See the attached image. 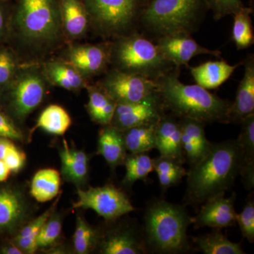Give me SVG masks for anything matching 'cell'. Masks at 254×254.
Wrapping results in <instances>:
<instances>
[{
  "instance_id": "obj_1",
  "label": "cell",
  "mask_w": 254,
  "mask_h": 254,
  "mask_svg": "<svg viewBox=\"0 0 254 254\" xmlns=\"http://www.w3.org/2000/svg\"><path fill=\"white\" fill-rule=\"evenodd\" d=\"M67 44L59 0H15L11 3L7 46L22 64H41Z\"/></svg>"
},
{
  "instance_id": "obj_2",
  "label": "cell",
  "mask_w": 254,
  "mask_h": 254,
  "mask_svg": "<svg viewBox=\"0 0 254 254\" xmlns=\"http://www.w3.org/2000/svg\"><path fill=\"white\" fill-rule=\"evenodd\" d=\"M243 157L237 140L212 143L208 154L187 172L186 201L203 204L225 194L240 175Z\"/></svg>"
},
{
  "instance_id": "obj_3",
  "label": "cell",
  "mask_w": 254,
  "mask_h": 254,
  "mask_svg": "<svg viewBox=\"0 0 254 254\" xmlns=\"http://www.w3.org/2000/svg\"><path fill=\"white\" fill-rule=\"evenodd\" d=\"M155 82L164 108L176 118L193 119L205 125L230 123L232 102L198 85L182 83L179 68L164 73Z\"/></svg>"
},
{
  "instance_id": "obj_4",
  "label": "cell",
  "mask_w": 254,
  "mask_h": 254,
  "mask_svg": "<svg viewBox=\"0 0 254 254\" xmlns=\"http://www.w3.org/2000/svg\"><path fill=\"white\" fill-rule=\"evenodd\" d=\"M143 236L148 251L183 253L190 250L187 230L192 218L185 207L165 200L150 202L143 218Z\"/></svg>"
},
{
  "instance_id": "obj_5",
  "label": "cell",
  "mask_w": 254,
  "mask_h": 254,
  "mask_svg": "<svg viewBox=\"0 0 254 254\" xmlns=\"http://www.w3.org/2000/svg\"><path fill=\"white\" fill-rule=\"evenodd\" d=\"M208 10L206 0H148L139 23L157 38L179 33L191 34Z\"/></svg>"
},
{
  "instance_id": "obj_6",
  "label": "cell",
  "mask_w": 254,
  "mask_h": 254,
  "mask_svg": "<svg viewBox=\"0 0 254 254\" xmlns=\"http://www.w3.org/2000/svg\"><path fill=\"white\" fill-rule=\"evenodd\" d=\"M111 43V64L120 71L155 81L175 67L164 58L156 44L136 31Z\"/></svg>"
},
{
  "instance_id": "obj_7",
  "label": "cell",
  "mask_w": 254,
  "mask_h": 254,
  "mask_svg": "<svg viewBox=\"0 0 254 254\" xmlns=\"http://www.w3.org/2000/svg\"><path fill=\"white\" fill-rule=\"evenodd\" d=\"M49 83L41 64H21L16 76L0 95V110L23 123L43 103Z\"/></svg>"
},
{
  "instance_id": "obj_8",
  "label": "cell",
  "mask_w": 254,
  "mask_h": 254,
  "mask_svg": "<svg viewBox=\"0 0 254 254\" xmlns=\"http://www.w3.org/2000/svg\"><path fill=\"white\" fill-rule=\"evenodd\" d=\"M148 0H83L91 29L104 38L116 39L134 31Z\"/></svg>"
},
{
  "instance_id": "obj_9",
  "label": "cell",
  "mask_w": 254,
  "mask_h": 254,
  "mask_svg": "<svg viewBox=\"0 0 254 254\" xmlns=\"http://www.w3.org/2000/svg\"><path fill=\"white\" fill-rule=\"evenodd\" d=\"M73 207L92 209L108 221L117 220L136 210L126 193L112 185L78 190V200Z\"/></svg>"
},
{
  "instance_id": "obj_10",
  "label": "cell",
  "mask_w": 254,
  "mask_h": 254,
  "mask_svg": "<svg viewBox=\"0 0 254 254\" xmlns=\"http://www.w3.org/2000/svg\"><path fill=\"white\" fill-rule=\"evenodd\" d=\"M117 104L135 103L157 91L156 82L113 68L97 83Z\"/></svg>"
},
{
  "instance_id": "obj_11",
  "label": "cell",
  "mask_w": 254,
  "mask_h": 254,
  "mask_svg": "<svg viewBox=\"0 0 254 254\" xmlns=\"http://www.w3.org/2000/svg\"><path fill=\"white\" fill-rule=\"evenodd\" d=\"M111 42L89 44L70 43L64 47L60 58L67 62L89 80L106 72L111 64Z\"/></svg>"
},
{
  "instance_id": "obj_12",
  "label": "cell",
  "mask_w": 254,
  "mask_h": 254,
  "mask_svg": "<svg viewBox=\"0 0 254 254\" xmlns=\"http://www.w3.org/2000/svg\"><path fill=\"white\" fill-rule=\"evenodd\" d=\"M165 110L157 91L139 101L117 105L110 125L123 131L138 125L157 123Z\"/></svg>"
},
{
  "instance_id": "obj_13",
  "label": "cell",
  "mask_w": 254,
  "mask_h": 254,
  "mask_svg": "<svg viewBox=\"0 0 254 254\" xmlns=\"http://www.w3.org/2000/svg\"><path fill=\"white\" fill-rule=\"evenodd\" d=\"M156 45L164 58L177 68L188 66L190 60L197 55H208L220 58L222 54L219 50L200 46L190 33H187L159 37Z\"/></svg>"
},
{
  "instance_id": "obj_14",
  "label": "cell",
  "mask_w": 254,
  "mask_h": 254,
  "mask_svg": "<svg viewBox=\"0 0 254 254\" xmlns=\"http://www.w3.org/2000/svg\"><path fill=\"white\" fill-rule=\"evenodd\" d=\"M235 197V193L230 198H225V194H220L203 203L198 215L192 218L194 228L209 227L218 229L236 225Z\"/></svg>"
},
{
  "instance_id": "obj_15",
  "label": "cell",
  "mask_w": 254,
  "mask_h": 254,
  "mask_svg": "<svg viewBox=\"0 0 254 254\" xmlns=\"http://www.w3.org/2000/svg\"><path fill=\"white\" fill-rule=\"evenodd\" d=\"M182 133V146L185 160L193 166L208 154L212 143L207 139L205 124L190 118H178Z\"/></svg>"
},
{
  "instance_id": "obj_16",
  "label": "cell",
  "mask_w": 254,
  "mask_h": 254,
  "mask_svg": "<svg viewBox=\"0 0 254 254\" xmlns=\"http://www.w3.org/2000/svg\"><path fill=\"white\" fill-rule=\"evenodd\" d=\"M155 149L162 156L175 159L182 164L186 162L182 150L180 120L172 114H164L157 123Z\"/></svg>"
},
{
  "instance_id": "obj_17",
  "label": "cell",
  "mask_w": 254,
  "mask_h": 254,
  "mask_svg": "<svg viewBox=\"0 0 254 254\" xmlns=\"http://www.w3.org/2000/svg\"><path fill=\"white\" fill-rule=\"evenodd\" d=\"M64 34L68 43L83 39L91 30L83 0H59Z\"/></svg>"
},
{
  "instance_id": "obj_18",
  "label": "cell",
  "mask_w": 254,
  "mask_h": 254,
  "mask_svg": "<svg viewBox=\"0 0 254 254\" xmlns=\"http://www.w3.org/2000/svg\"><path fill=\"white\" fill-rule=\"evenodd\" d=\"M41 65L45 77L52 86L76 93L86 88L89 83L72 65L61 58H50Z\"/></svg>"
},
{
  "instance_id": "obj_19",
  "label": "cell",
  "mask_w": 254,
  "mask_h": 254,
  "mask_svg": "<svg viewBox=\"0 0 254 254\" xmlns=\"http://www.w3.org/2000/svg\"><path fill=\"white\" fill-rule=\"evenodd\" d=\"M245 73L237 88L236 98L232 103L230 123L240 124L254 114V57L250 55L245 60Z\"/></svg>"
},
{
  "instance_id": "obj_20",
  "label": "cell",
  "mask_w": 254,
  "mask_h": 254,
  "mask_svg": "<svg viewBox=\"0 0 254 254\" xmlns=\"http://www.w3.org/2000/svg\"><path fill=\"white\" fill-rule=\"evenodd\" d=\"M100 252L104 254H141L148 252L143 235L133 229L110 232L100 244Z\"/></svg>"
},
{
  "instance_id": "obj_21",
  "label": "cell",
  "mask_w": 254,
  "mask_h": 254,
  "mask_svg": "<svg viewBox=\"0 0 254 254\" xmlns=\"http://www.w3.org/2000/svg\"><path fill=\"white\" fill-rule=\"evenodd\" d=\"M26 208L22 195L9 187H0V232H11L22 222Z\"/></svg>"
},
{
  "instance_id": "obj_22",
  "label": "cell",
  "mask_w": 254,
  "mask_h": 254,
  "mask_svg": "<svg viewBox=\"0 0 254 254\" xmlns=\"http://www.w3.org/2000/svg\"><path fill=\"white\" fill-rule=\"evenodd\" d=\"M238 64L230 65L225 60L208 61L190 67V72L195 83L207 90L215 89L230 78Z\"/></svg>"
},
{
  "instance_id": "obj_23",
  "label": "cell",
  "mask_w": 254,
  "mask_h": 254,
  "mask_svg": "<svg viewBox=\"0 0 254 254\" xmlns=\"http://www.w3.org/2000/svg\"><path fill=\"white\" fill-rule=\"evenodd\" d=\"M127 151L123 131L111 125L103 126L98 135V154L112 168H115L125 163Z\"/></svg>"
},
{
  "instance_id": "obj_24",
  "label": "cell",
  "mask_w": 254,
  "mask_h": 254,
  "mask_svg": "<svg viewBox=\"0 0 254 254\" xmlns=\"http://www.w3.org/2000/svg\"><path fill=\"white\" fill-rule=\"evenodd\" d=\"M86 88L88 93L86 110L91 120L102 126L110 125L118 104L97 83H88Z\"/></svg>"
},
{
  "instance_id": "obj_25",
  "label": "cell",
  "mask_w": 254,
  "mask_h": 254,
  "mask_svg": "<svg viewBox=\"0 0 254 254\" xmlns=\"http://www.w3.org/2000/svg\"><path fill=\"white\" fill-rule=\"evenodd\" d=\"M62 173L67 181L81 185L86 181L88 174V155L83 151L70 148L66 140L60 152Z\"/></svg>"
},
{
  "instance_id": "obj_26",
  "label": "cell",
  "mask_w": 254,
  "mask_h": 254,
  "mask_svg": "<svg viewBox=\"0 0 254 254\" xmlns=\"http://www.w3.org/2000/svg\"><path fill=\"white\" fill-rule=\"evenodd\" d=\"M157 123L138 125L123 131L127 151L135 154L148 153L155 149Z\"/></svg>"
},
{
  "instance_id": "obj_27",
  "label": "cell",
  "mask_w": 254,
  "mask_h": 254,
  "mask_svg": "<svg viewBox=\"0 0 254 254\" xmlns=\"http://www.w3.org/2000/svg\"><path fill=\"white\" fill-rule=\"evenodd\" d=\"M60 175L55 169H43L37 172L31 182L32 196L40 203L50 201L58 195Z\"/></svg>"
},
{
  "instance_id": "obj_28",
  "label": "cell",
  "mask_w": 254,
  "mask_h": 254,
  "mask_svg": "<svg viewBox=\"0 0 254 254\" xmlns=\"http://www.w3.org/2000/svg\"><path fill=\"white\" fill-rule=\"evenodd\" d=\"M197 250L205 254H245L240 243L229 240L220 230L193 239Z\"/></svg>"
},
{
  "instance_id": "obj_29",
  "label": "cell",
  "mask_w": 254,
  "mask_h": 254,
  "mask_svg": "<svg viewBox=\"0 0 254 254\" xmlns=\"http://www.w3.org/2000/svg\"><path fill=\"white\" fill-rule=\"evenodd\" d=\"M71 125V117L64 108L58 105H50L40 115L34 130L41 128L51 134L61 136Z\"/></svg>"
},
{
  "instance_id": "obj_30",
  "label": "cell",
  "mask_w": 254,
  "mask_h": 254,
  "mask_svg": "<svg viewBox=\"0 0 254 254\" xmlns=\"http://www.w3.org/2000/svg\"><path fill=\"white\" fill-rule=\"evenodd\" d=\"M153 167L158 175L159 183L163 190L180 183L182 179L187 175L183 164L169 157L160 155L153 159Z\"/></svg>"
},
{
  "instance_id": "obj_31",
  "label": "cell",
  "mask_w": 254,
  "mask_h": 254,
  "mask_svg": "<svg viewBox=\"0 0 254 254\" xmlns=\"http://www.w3.org/2000/svg\"><path fill=\"white\" fill-rule=\"evenodd\" d=\"M124 165L126 168V174L123 184L126 186H132L139 180L145 181L148 175L154 170L153 159L147 153H135L127 156Z\"/></svg>"
},
{
  "instance_id": "obj_32",
  "label": "cell",
  "mask_w": 254,
  "mask_h": 254,
  "mask_svg": "<svg viewBox=\"0 0 254 254\" xmlns=\"http://www.w3.org/2000/svg\"><path fill=\"white\" fill-rule=\"evenodd\" d=\"M252 11V7L245 6L234 14L232 36L238 50L247 49L254 44L253 26L251 17Z\"/></svg>"
},
{
  "instance_id": "obj_33",
  "label": "cell",
  "mask_w": 254,
  "mask_h": 254,
  "mask_svg": "<svg viewBox=\"0 0 254 254\" xmlns=\"http://www.w3.org/2000/svg\"><path fill=\"white\" fill-rule=\"evenodd\" d=\"M53 208L47 210L38 218L28 223L21 229L14 237V244L17 246L23 254H32L36 252L37 237L43 224L47 221L53 213Z\"/></svg>"
},
{
  "instance_id": "obj_34",
  "label": "cell",
  "mask_w": 254,
  "mask_h": 254,
  "mask_svg": "<svg viewBox=\"0 0 254 254\" xmlns=\"http://www.w3.org/2000/svg\"><path fill=\"white\" fill-rule=\"evenodd\" d=\"M21 64L11 47L6 45L0 48V95L16 76Z\"/></svg>"
},
{
  "instance_id": "obj_35",
  "label": "cell",
  "mask_w": 254,
  "mask_h": 254,
  "mask_svg": "<svg viewBox=\"0 0 254 254\" xmlns=\"http://www.w3.org/2000/svg\"><path fill=\"white\" fill-rule=\"evenodd\" d=\"M98 242L96 231L81 217L76 220V229L73 237L74 250L78 254H88L93 250Z\"/></svg>"
},
{
  "instance_id": "obj_36",
  "label": "cell",
  "mask_w": 254,
  "mask_h": 254,
  "mask_svg": "<svg viewBox=\"0 0 254 254\" xmlns=\"http://www.w3.org/2000/svg\"><path fill=\"white\" fill-rule=\"evenodd\" d=\"M240 124L242 127L237 141L243 157L242 163L254 162V114L243 119Z\"/></svg>"
},
{
  "instance_id": "obj_37",
  "label": "cell",
  "mask_w": 254,
  "mask_h": 254,
  "mask_svg": "<svg viewBox=\"0 0 254 254\" xmlns=\"http://www.w3.org/2000/svg\"><path fill=\"white\" fill-rule=\"evenodd\" d=\"M61 232V220L58 216L50 215L38 233L36 241L37 248L46 249L51 247L58 240Z\"/></svg>"
},
{
  "instance_id": "obj_38",
  "label": "cell",
  "mask_w": 254,
  "mask_h": 254,
  "mask_svg": "<svg viewBox=\"0 0 254 254\" xmlns=\"http://www.w3.org/2000/svg\"><path fill=\"white\" fill-rule=\"evenodd\" d=\"M237 223L245 238L250 243L254 242V202L249 200L240 214L237 213Z\"/></svg>"
},
{
  "instance_id": "obj_39",
  "label": "cell",
  "mask_w": 254,
  "mask_h": 254,
  "mask_svg": "<svg viewBox=\"0 0 254 254\" xmlns=\"http://www.w3.org/2000/svg\"><path fill=\"white\" fill-rule=\"evenodd\" d=\"M208 9L213 12L214 18H221L234 15L245 7L242 0H206Z\"/></svg>"
},
{
  "instance_id": "obj_40",
  "label": "cell",
  "mask_w": 254,
  "mask_h": 254,
  "mask_svg": "<svg viewBox=\"0 0 254 254\" xmlns=\"http://www.w3.org/2000/svg\"><path fill=\"white\" fill-rule=\"evenodd\" d=\"M0 137L15 141H21L23 138L22 132L14 120L1 110H0Z\"/></svg>"
},
{
  "instance_id": "obj_41",
  "label": "cell",
  "mask_w": 254,
  "mask_h": 254,
  "mask_svg": "<svg viewBox=\"0 0 254 254\" xmlns=\"http://www.w3.org/2000/svg\"><path fill=\"white\" fill-rule=\"evenodd\" d=\"M11 9V1H0V48L7 45Z\"/></svg>"
},
{
  "instance_id": "obj_42",
  "label": "cell",
  "mask_w": 254,
  "mask_h": 254,
  "mask_svg": "<svg viewBox=\"0 0 254 254\" xmlns=\"http://www.w3.org/2000/svg\"><path fill=\"white\" fill-rule=\"evenodd\" d=\"M3 161L11 170V173L12 172V173H17L24 165L26 162V155L22 150L18 149L16 145L13 144L10 147Z\"/></svg>"
},
{
  "instance_id": "obj_43",
  "label": "cell",
  "mask_w": 254,
  "mask_h": 254,
  "mask_svg": "<svg viewBox=\"0 0 254 254\" xmlns=\"http://www.w3.org/2000/svg\"><path fill=\"white\" fill-rule=\"evenodd\" d=\"M240 175L247 190H253L254 186V162L242 163Z\"/></svg>"
},
{
  "instance_id": "obj_44",
  "label": "cell",
  "mask_w": 254,
  "mask_h": 254,
  "mask_svg": "<svg viewBox=\"0 0 254 254\" xmlns=\"http://www.w3.org/2000/svg\"><path fill=\"white\" fill-rule=\"evenodd\" d=\"M14 144L11 139L0 137V160H4L5 155L7 153L10 147Z\"/></svg>"
},
{
  "instance_id": "obj_45",
  "label": "cell",
  "mask_w": 254,
  "mask_h": 254,
  "mask_svg": "<svg viewBox=\"0 0 254 254\" xmlns=\"http://www.w3.org/2000/svg\"><path fill=\"white\" fill-rule=\"evenodd\" d=\"M1 254H23L22 251L20 250L19 248L15 245V244H11V245L3 246L0 250Z\"/></svg>"
},
{
  "instance_id": "obj_46",
  "label": "cell",
  "mask_w": 254,
  "mask_h": 254,
  "mask_svg": "<svg viewBox=\"0 0 254 254\" xmlns=\"http://www.w3.org/2000/svg\"><path fill=\"white\" fill-rule=\"evenodd\" d=\"M10 173H11V170L8 168L7 165L3 160H0V182L6 181Z\"/></svg>"
},
{
  "instance_id": "obj_47",
  "label": "cell",
  "mask_w": 254,
  "mask_h": 254,
  "mask_svg": "<svg viewBox=\"0 0 254 254\" xmlns=\"http://www.w3.org/2000/svg\"><path fill=\"white\" fill-rule=\"evenodd\" d=\"M10 1V0H0V1Z\"/></svg>"
}]
</instances>
